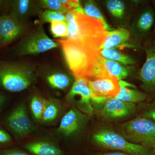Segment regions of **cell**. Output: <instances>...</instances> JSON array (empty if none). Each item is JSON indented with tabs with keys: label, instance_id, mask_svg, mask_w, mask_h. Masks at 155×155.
Returning a JSON list of instances; mask_svg holds the SVG:
<instances>
[{
	"label": "cell",
	"instance_id": "cell-1",
	"mask_svg": "<svg viewBox=\"0 0 155 155\" xmlns=\"http://www.w3.org/2000/svg\"><path fill=\"white\" fill-rule=\"evenodd\" d=\"M66 16L68 29L67 39L80 42L91 49L100 51L107 32L102 23L75 11L68 12Z\"/></svg>",
	"mask_w": 155,
	"mask_h": 155
},
{
	"label": "cell",
	"instance_id": "cell-2",
	"mask_svg": "<svg viewBox=\"0 0 155 155\" xmlns=\"http://www.w3.org/2000/svg\"><path fill=\"white\" fill-rule=\"evenodd\" d=\"M62 47L65 60L75 77L86 79L91 75L100 51L91 49L78 42L68 39L58 40Z\"/></svg>",
	"mask_w": 155,
	"mask_h": 155
},
{
	"label": "cell",
	"instance_id": "cell-3",
	"mask_svg": "<svg viewBox=\"0 0 155 155\" xmlns=\"http://www.w3.org/2000/svg\"><path fill=\"white\" fill-rule=\"evenodd\" d=\"M36 81L34 67L0 61V85L11 92H20Z\"/></svg>",
	"mask_w": 155,
	"mask_h": 155
},
{
	"label": "cell",
	"instance_id": "cell-4",
	"mask_svg": "<svg viewBox=\"0 0 155 155\" xmlns=\"http://www.w3.org/2000/svg\"><path fill=\"white\" fill-rule=\"evenodd\" d=\"M120 134L128 141L150 150L155 142V123L139 116L121 125Z\"/></svg>",
	"mask_w": 155,
	"mask_h": 155
},
{
	"label": "cell",
	"instance_id": "cell-5",
	"mask_svg": "<svg viewBox=\"0 0 155 155\" xmlns=\"http://www.w3.org/2000/svg\"><path fill=\"white\" fill-rule=\"evenodd\" d=\"M93 142L100 149L122 152L130 155H151L150 150L127 140L120 134L103 129L93 134Z\"/></svg>",
	"mask_w": 155,
	"mask_h": 155
},
{
	"label": "cell",
	"instance_id": "cell-6",
	"mask_svg": "<svg viewBox=\"0 0 155 155\" xmlns=\"http://www.w3.org/2000/svg\"><path fill=\"white\" fill-rule=\"evenodd\" d=\"M154 8L143 1L136 8L132 20L128 27L134 42L142 45L149 38L154 24Z\"/></svg>",
	"mask_w": 155,
	"mask_h": 155
},
{
	"label": "cell",
	"instance_id": "cell-7",
	"mask_svg": "<svg viewBox=\"0 0 155 155\" xmlns=\"http://www.w3.org/2000/svg\"><path fill=\"white\" fill-rule=\"evenodd\" d=\"M146 61L138 72L140 87L148 98L155 99V35H151L143 44Z\"/></svg>",
	"mask_w": 155,
	"mask_h": 155
},
{
	"label": "cell",
	"instance_id": "cell-8",
	"mask_svg": "<svg viewBox=\"0 0 155 155\" xmlns=\"http://www.w3.org/2000/svg\"><path fill=\"white\" fill-rule=\"evenodd\" d=\"M60 46L59 43L49 38L44 29L40 27L22 40L15 52L19 55L38 54Z\"/></svg>",
	"mask_w": 155,
	"mask_h": 155
},
{
	"label": "cell",
	"instance_id": "cell-9",
	"mask_svg": "<svg viewBox=\"0 0 155 155\" xmlns=\"http://www.w3.org/2000/svg\"><path fill=\"white\" fill-rule=\"evenodd\" d=\"M91 97V91L87 81L82 78L75 77V81L66 96V101L90 117L94 114Z\"/></svg>",
	"mask_w": 155,
	"mask_h": 155
},
{
	"label": "cell",
	"instance_id": "cell-10",
	"mask_svg": "<svg viewBox=\"0 0 155 155\" xmlns=\"http://www.w3.org/2000/svg\"><path fill=\"white\" fill-rule=\"evenodd\" d=\"M5 123L11 133L17 137L28 135L35 129L34 122L24 102L20 103L14 108L7 116Z\"/></svg>",
	"mask_w": 155,
	"mask_h": 155
},
{
	"label": "cell",
	"instance_id": "cell-11",
	"mask_svg": "<svg viewBox=\"0 0 155 155\" xmlns=\"http://www.w3.org/2000/svg\"><path fill=\"white\" fill-rule=\"evenodd\" d=\"M141 1L107 0L104 1L106 8L118 28H128L137 6Z\"/></svg>",
	"mask_w": 155,
	"mask_h": 155
},
{
	"label": "cell",
	"instance_id": "cell-12",
	"mask_svg": "<svg viewBox=\"0 0 155 155\" xmlns=\"http://www.w3.org/2000/svg\"><path fill=\"white\" fill-rule=\"evenodd\" d=\"M136 104L126 102L115 97H108L101 105L94 108L104 120L111 121L122 119L134 114L136 112Z\"/></svg>",
	"mask_w": 155,
	"mask_h": 155
},
{
	"label": "cell",
	"instance_id": "cell-13",
	"mask_svg": "<svg viewBox=\"0 0 155 155\" xmlns=\"http://www.w3.org/2000/svg\"><path fill=\"white\" fill-rule=\"evenodd\" d=\"M89 119V116L87 115L72 108L62 117L57 131L64 137H71L83 130Z\"/></svg>",
	"mask_w": 155,
	"mask_h": 155
},
{
	"label": "cell",
	"instance_id": "cell-14",
	"mask_svg": "<svg viewBox=\"0 0 155 155\" xmlns=\"http://www.w3.org/2000/svg\"><path fill=\"white\" fill-rule=\"evenodd\" d=\"M85 79L91 91L92 97L114 98L120 93L119 80L110 73Z\"/></svg>",
	"mask_w": 155,
	"mask_h": 155
},
{
	"label": "cell",
	"instance_id": "cell-15",
	"mask_svg": "<svg viewBox=\"0 0 155 155\" xmlns=\"http://www.w3.org/2000/svg\"><path fill=\"white\" fill-rule=\"evenodd\" d=\"M24 23L11 14L0 17V45L8 44L23 33Z\"/></svg>",
	"mask_w": 155,
	"mask_h": 155
},
{
	"label": "cell",
	"instance_id": "cell-16",
	"mask_svg": "<svg viewBox=\"0 0 155 155\" xmlns=\"http://www.w3.org/2000/svg\"><path fill=\"white\" fill-rule=\"evenodd\" d=\"M24 148L33 155H64V152L57 143L48 140H36L27 143Z\"/></svg>",
	"mask_w": 155,
	"mask_h": 155
},
{
	"label": "cell",
	"instance_id": "cell-17",
	"mask_svg": "<svg viewBox=\"0 0 155 155\" xmlns=\"http://www.w3.org/2000/svg\"><path fill=\"white\" fill-rule=\"evenodd\" d=\"M130 37V31L127 28H119L107 31L106 38L100 50L121 47L126 43Z\"/></svg>",
	"mask_w": 155,
	"mask_h": 155
},
{
	"label": "cell",
	"instance_id": "cell-18",
	"mask_svg": "<svg viewBox=\"0 0 155 155\" xmlns=\"http://www.w3.org/2000/svg\"><path fill=\"white\" fill-rule=\"evenodd\" d=\"M11 15L24 23V21L35 12V8L32 1L29 0H15L11 1Z\"/></svg>",
	"mask_w": 155,
	"mask_h": 155
},
{
	"label": "cell",
	"instance_id": "cell-19",
	"mask_svg": "<svg viewBox=\"0 0 155 155\" xmlns=\"http://www.w3.org/2000/svg\"><path fill=\"white\" fill-rule=\"evenodd\" d=\"M61 110L62 104L59 101L53 99L47 100L40 122L47 124L54 122L58 119Z\"/></svg>",
	"mask_w": 155,
	"mask_h": 155
},
{
	"label": "cell",
	"instance_id": "cell-20",
	"mask_svg": "<svg viewBox=\"0 0 155 155\" xmlns=\"http://www.w3.org/2000/svg\"><path fill=\"white\" fill-rule=\"evenodd\" d=\"M120 93L115 98L126 102L141 103L148 98L147 95L144 92L138 90L137 88L120 87Z\"/></svg>",
	"mask_w": 155,
	"mask_h": 155
},
{
	"label": "cell",
	"instance_id": "cell-21",
	"mask_svg": "<svg viewBox=\"0 0 155 155\" xmlns=\"http://www.w3.org/2000/svg\"><path fill=\"white\" fill-rule=\"evenodd\" d=\"M103 63L106 70L110 75L117 78L118 80H123L130 74L131 69L126 65L104 58Z\"/></svg>",
	"mask_w": 155,
	"mask_h": 155
},
{
	"label": "cell",
	"instance_id": "cell-22",
	"mask_svg": "<svg viewBox=\"0 0 155 155\" xmlns=\"http://www.w3.org/2000/svg\"><path fill=\"white\" fill-rule=\"evenodd\" d=\"M47 81L51 87L61 90H65L69 88L74 82L71 76L62 72H57L49 75L47 77Z\"/></svg>",
	"mask_w": 155,
	"mask_h": 155
},
{
	"label": "cell",
	"instance_id": "cell-23",
	"mask_svg": "<svg viewBox=\"0 0 155 155\" xmlns=\"http://www.w3.org/2000/svg\"><path fill=\"white\" fill-rule=\"evenodd\" d=\"M83 8L84 14L101 21L107 31H110L114 30V28L109 25L107 22L105 18L94 1L91 0L85 1Z\"/></svg>",
	"mask_w": 155,
	"mask_h": 155
},
{
	"label": "cell",
	"instance_id": "cell-24",
	"mask_svg": "<svg viewBox=\"0 0 155 155\" xmlns=\"http://www.w3.org/2000/svg\"><path fill=\"white\" fill-rule=\"evenodd\" d=\"M100 54L103 58L107 60L116 61L123 65H127L135 64V61L133 58L120 52L115 48L100 50Z\"/></svg>",
	"mask_w": 155,
	"mask_h": 155
},
{
	"label": "cell",
	"instance_id": "cell-25",
	"mask_svg": "<svg viewBox=\"0 0 155 155\" xmlns=\"http://www.w3.org/2000/svg\"><path fill=\"white\" fill-rule=\"evenodd\" d=\"M47 100L39 96H34L31 99L29 108L31 116L36 122H40Z\"/></svg>",
	"mask_w": 155,
	"mask_h": 155
},
{
	"label": "cell",
	"instance_id": "cell-26",
	"mask_svg": "<svg viewBox=\"0 0 155 155\" xmlns=\"http://www.w3.org/2000/svg\"><path fill=\"white\" fill-rule=\"evenodd\" d=\"M50 31L56 38H67L68 36V24L65 21H56L51 22Z\"/></svg>",
	"mask_w": 155,
	"mask_h": 155
},
{
	"label": "cell",
	"instance_id": "cell-27",
	"mask_svg": "<svg viewBox=\"0 0 155 155\" xmlns=\"http://www.w3.org/2000/svg\"><path fill=\"white\" fill-rule=\"evenodd\" d=\"M39 2L42 8L47 10L59 12L65 15L68 11L61 0H42Z\"/></svg>",
	"mask_w": 155,
	"mask_h": 155
},
{
	"label": "cell",
	"instance_id": "cell-28",
	"mask_svg": "<svg viewBox=\"0 0 155 155\" xmlns=\"http://www.w3.org/2000/svg\"><path fill=\"white\" fill-rule=\"evenodd\" d=\"M42 22H52L53 21H61L66 22L65 15L59 12L46 10L42 13L40 17Z\"/></svg>",
	"mask_w": 155,
	"mask_h": 155
},
{
	"label": "cell",
	"instance_id": "cell-29",
	"mask_svg": "<svg viewBox=\"0 0 155 155\" xmlns=\"http://www.w3.org/2000/svg\"><path fill=\"white\" fill-rule=\"evenodd\" d=\"M143 110L140 116L152 120L155 123V101L149 103H140Z\"/></svg>",
	"mask_w": 155,
	"mask_h": 155
},
{
	"label": "cell",
	"instance_id": "cell-30",
	"mask_svg": "<svg viewBox=\"0 0 155 155\" xmlns=\"http://www.w3.org/2000/svg\"><path fill=\"white\" fill-rule=\"evenodd\" d=\"M0 155H33L18 149H5L0 150Z\"/></svg>",
	"mask_w": 155,
	"mask_h": 155
},
{
	"label": "cell",
	"instance_id": "cell-31",
	"mask_svg": "<svg viewBox=\"0 0 155 155\" xmlns=\"http://www.w3.org/2000/svg\"><path fill=\"white\" fill-rule=\"evenodd\" d=\"M11 140V135L6 130L0 128V144L8 143Z\"/></svg>",
	"mask_w": 155,
	"mask_h": 155
},
{
	"label": "cell",
	"instance_id": "cell-32",
	"mask_svg": "<svg viewBox=\"0 0 155 155\" xmlns=\"http://www.w3.org/2000/svg\"><path fill=\"white\" fill-rule=\"evenodd\" d=\"M85 155H130L126 153L122 152L119 151H104V152H99L93 153L90 154Z\"/></svg>",
	"mask_w": 155,
	"mask_h": 155
},
{
	"label": "cell",
	"instance_id": "cell-33",
	"mask_svg": "<svg viewBox=\"0 0 155 155\" xmlns=\"http://www.w3.org/2000/svg\"><path fill=\"white\" fill-rule=\"evenodd\" d=\"M119 83L120 87L131 88H137L136 87L134 84L126 82L123 80H119Z\"/></svg>",
	"mask_w": 155,
	"mask_h": 155
},
{
	"label": "cell",
	"instance_id": "cell-34",
	"mask_svg": "<svg viewBox=\"0 0 155 155\" xmlns=\"http://www.w3.org/2000/svg\"><path fill=\"white\" fill-rule=\"evenodd\" d=\"M5 101V97L2 93L0 92V111L2 108Z\"/></svg>",
	"mask_w": 155,
	"mask_h": 155
},
{
	"label": "cell",
	"instance_id": "cell-35",
	"mask_svg": "<svg viewBox=\"0 0 155 155\" xmlns=\"http://www.w3.org/2000/svg\"><path fill=\"white\" fill-rule=\"evenodd\" d=\"M153 3L154 5V13H155V20H154V24L153 28V34L155 35V1H153Z\"/></svg>",
	"mask_w": 155,
	"mask_h": 155
},
{
	"label": "cell",
	"instance_id": "cell-36",
	"mask_svg": "<svg viewBox=\"0 0 155 155\" xmlns=\"http://www.w3.org/2000/svg\"><path fill=\"white\" fill-rule=\"evenodd\" d=\"M151 155H155V142L151 149Z\"/></svg>",
	"mask_w": 155,
	"mask_h": 155
}]
</instances>
